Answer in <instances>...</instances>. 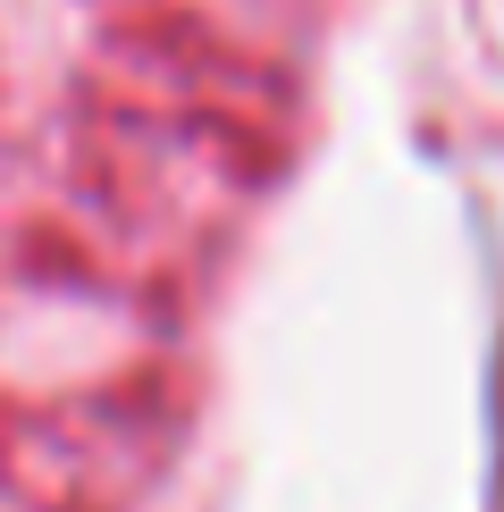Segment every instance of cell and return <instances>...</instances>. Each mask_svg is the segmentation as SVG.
<instances>
[{"label":"cell","mask_w":504,"mask_h":512,"mask_svg":"<svg viewBox=\"0 0 504 512\" xmlns=\"http://www.w3.org/2000/svg\"><path fill=\"white\" fill-rule=\"evenodd\" d=\"M143 437L101 395L0 370V512H135Z\"/></svg>","instance_id":"cell-2"},{"label":"cell","mask_w":504,"mask_h":512,"mask_svg":"<svg viewBox=\"0 0 504 512\" xmlns=\"http://www.w3.org/2000/svg\"><path fill=\"white\" fill-rule=\"evenodd\" d=\"M252 0H0V353L101 361L219 177Z\"/></svg>","instance_id":"cell-1"}]
</instances>
